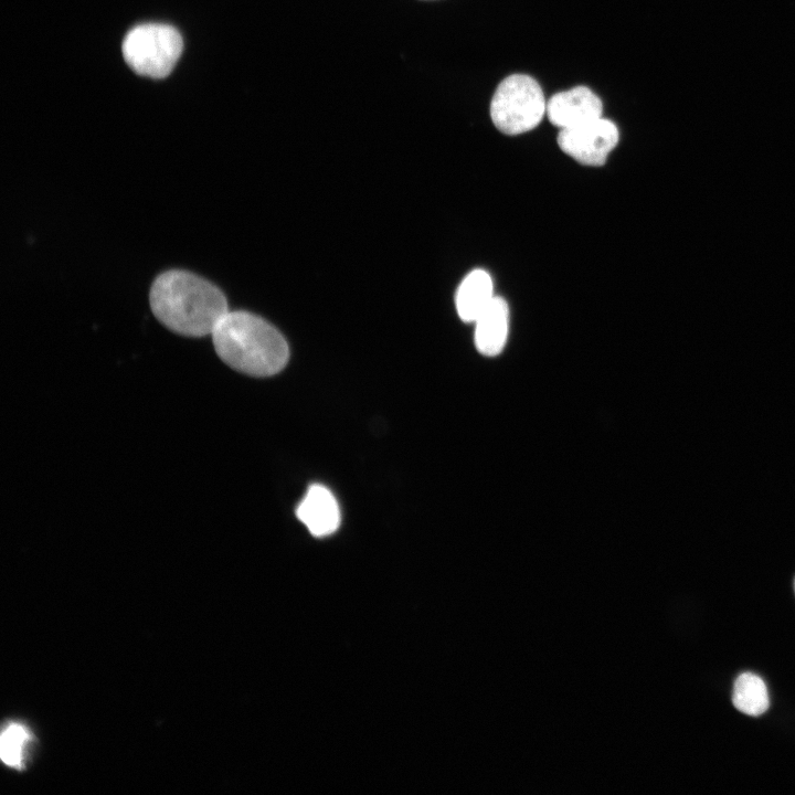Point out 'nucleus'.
Returning <instances> with one entry per match:
<instances>
[{
	"label": "nucleus",
	"instance_id": "obj_1",
	"mask_svg": "<svg viewBox=\"0 0 795 795\" xmlns=\"http://www.w3.org/2000/svg\"><path fill=\"white\" fill-rule=\"evenodd\" d=\"M149 304L159 322L186 337L211 335L229 311L226 297L218 286L183 269L159 274L151 284Z\"/></svg>",
	"mask_w": 795,
	"mask_h": 795
},
{
	"label": "nucleus",
	"instance_id": "obj_2",
	"mask_svg": "<svg viewBox=\"0 0 795 795\" xmlns=\"http://www.w3.org/2000/svg\"><path fill=\"white\" fill-rule=\"evenodd\" d=\"M211 335L219 358L241 373L269 377L288 361L289 349L283 335L254 314L227 311Z\"/></svg>",
	"mask_w": 795,
	"mask_h": 795
},
{
	"label": "nucleus",
	"instance_id": "obj_3",
	"mask_svg": "<svg viewBox=\"0 0 795 795\" xmlns=\"http://www.w3.org/2000/svg\"><path fill=\"white\" fill-rule=\"evenodd\" d=\"M545 110L547 102L539 83L526 74H512L502 80L490 102L494 125L511 136L536 128Z\"/></svg>",
	"mask_w": 795,
	"mask_h": 795
},
{
	"label": "nucleus",
	"instance_id": "obj_4",
	"mask_svg": "<svg viewBox=\"0 0 795 795\" xmlns=\"http://www.w3.org/2000/svg\"><path fill=\"white\" fill-rule=\"evenodd\" d=\"M182 46V38L174 28L148 23L127 33L123 42V55L136 73L161 78L174 67Z\"/></svg>",
	"mask_w": 795,
	"mask_h": 795
},
{
	"label": "nucleus",
	"instance_id": "obj_5",
	"mask_svg": "<svg viewBox=\"0 0 795 795\" xmlns=\"http://www.w3.org/2000/svg\"><path fill=\"white\" fill-rule=\"evenodd\" d=\"M619 134L610 119L598 117L569 129H560L561 150L584 166L600 167L616 147Z\"/></svg>",
	"mask_w": 795,
	"mask_h": 795
},
{
	"label": "nucleus",
	"instance_id": "obj_6",
	"mask_svg": "<svg viewBox=\"0 0 795 795\" xmlns=\"http://www.w3.org/2000/svg\"><path fill=\"white\" fill-rule=\"evenodd\" d=\"M601 98L586 86L554 94L547 102L545 115L560 129H569L602 117Z\"/></svg>",
	"mask_w": 795,
	"mask_h": 795
},
{
	"label": "nucleus",
	"instance_id": "obj_7",
	"mask_svg": "<svg viewBox=\"0 0 795 795\" xmlns=\"http://www.w3.org/2000/svg\"><path fill=\"white\" fill-rule=\"evenodd\" d=\"M296 516L314 537L333 533L340 524V510L331 491L321 486L308 488L296 509Z\"/></svg>",
	"mask_w": 795,
	"mask_h": 795
},
{
	"label": "nucleus",
	"instance_id": "obj_8",
	"mask_svg": "<svg viewBox=\"0 0 795 795\" xmlns=\"http://www.w3.org/2000/svg\"><path fill=\"white\" fill-rule=\"evenodd\" d=\"M508 318L506 300L495 296L475 321V344L480 353L496 356L501 352L508 337Z\"/></svg>",
	"mask_w": 795,
	"mask_h": 795
},
{
	"label": "nucleus",
	"instance_id": "obj_9",
	"mask_svg": "<svg viewBox=\"0 0 795 795\" xmlns=\"http://www.w3.org/2000/svg\"><path fill=\"white\" fill-rule=\"evenodd\" d=\"M494 284L484 269H474L462 280L455 296L456 310L465 322H475L492 301Z\"/></svg>",
	"mask_w": 795,
	"mask_h": 795
},
{
	"label": "nucleus",
	"instance_id": "obj_10",
	"mask_svg": "<svg viewBox=\"0 0 795 795\" xmlns=\"http://www.w3.org/2000/svg\"><path fill=\"white\" fill-rule=\"evenodd\" d=\"M732 702L742 713L761 716L770 704L766 685L754 674H741L734 682Z\"/></svg>",
	"mask_w": 795,
	"mask_h": 795
},
{
	"label": "nucleus",
	"instance_id": "obj_11",
	"mask_svg": "<svg viewBox=\"0 0 795 795\" xmlns=\"http://www.w3.org/2000/svg\"><path fill=\"white\" fill-rule=\"evenodd\" d=\"M30 742V732L19 723L8 724L0 739V755L4 764L10 767L21 768L26 757V750Z\"/></svg>",
	"mask_w": 795,
	"mask_h": 795
}]
</instances>
